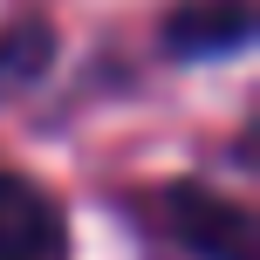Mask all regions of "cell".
Segmentation results:
<instances>
[{"mask_svg":"<svg viewBox=\"0 0 260 260\" xmlns=\"http://www.w3.org/2000/svg\"><path fill=\"white\" fill-rule=\"evenodd\" d=\"M0 260H62V212L21 171H0Z\"/></svg>","mask_w":260,"mask_h":260,"instance_id":"6da1fadb","label":"cell"},{"mask_svg":"<svg viewBox=\"0 0 260 260\" xmlns=\"http://www.w3.org/2000/svg\"><path fill=\"white\" fill-rule=\"evenodd\" d=\"M178 226L192 233V247H206L212 260H247V219L219 199H199V192H178Z\"/></svg>","mask_w":260,"mask_h":260,"instance_id":"7a4b0ae2","label":"cell"},{"mask_svg":"<svg viewBox=\"0 0 260 260\" xmlns=\"http://www.w3.org/2000/svg\"><path fill=\"white\" fill-rule=\"evenodd\" d=\"M247 41V0H206V7H185L171 21V48L178 55H199V48H240Z\"/></svg>","mask_w":260,"mask_h":260,"instance_id":"3957f363","label":"cell"}]
</instances>
